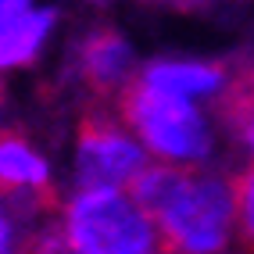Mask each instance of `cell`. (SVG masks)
Here are the masks:
<instances>
[{
    "label": "cell",
    "instance_id": "obj_1",
    "mask_svg": "<svg viewBox=\"0 0 254 254\" xmlns=\"http://www.w3.org/2000/svg\"><path fill=\"white\" fill-rule=\"evenodd\" d=\"M132 200L154 218L168 254H233V179L186 165H143L129 183Z\"/></svg>",
    "mask_w": 254,
    "mask_h": 254
},
{
    "label": "cell",
    "instance_id": "obj_2",
    "mask_svg": "<svg viewBox=\"0 0 254 254\" xmlns=\"http://www.w3.org/2000/svg\"><path fill=\"white\" fill-rule=\"evenodd\" d=\"M64 247L72 254H150L161 236L122 186H82L64 208Z\"/></svg>",
    "mask_w": 254,
    "mask_h": 254
},
{
    "label": "cell",
    "instance_id": "obj_3",
    "mask_svg": "<svg viewBox=\"0 0 254 254\" xmlns=\"http://www.w3.org/2000/svg\"><path fill=\"white\" fill-rule=\"evenodd\" d=\"M122 118L143 140L147 154L172 165H197L215 147L208 118L190 104V97L165 93L143 79L122 86Z\"/></svg>",
    "mask_w": 254,
    "mask_h": 254
},
{
    "label": "cell",
    "instance_id": "obj_4",
    "mask_svg": "<svg viewBox=\"0 0 254 254\" xmlns=\"http://www.w3.org/2000/svg\"><path fill=\"white\" fill-rule=\"evenodd\" d=\"M147 165V150L108 111H86L79 122V176L82 186H129Z\"/></svg>",
    "mask_w": 254,
    "mask_h": 254
},
{
    "label": "cell",
    "instance_id": "obj_5",
    "mask_svg": "<svg viewBox=\"0 0 254 254\" xmlns=\"http://www.w3.org/2000/svg\"><path fill=\"white\" fill-rule=\"evenodd\" d=\"M40 193L50 200V168L22 132L0 129V197Z\"/></svg>",
    "mask_w": 254,
    "mask_h": 254
},
{
    "label": "cell",
    "instance_id": "obj_6",
    "mask_svg": "<svg viewBox=\"0 0 254 254\" xmlns=\"http://www.w3.org/2000/svg\"><path fill=\"white\" fill-rule=\"evenodd\" d=\"M143 82L158 86L165 93H179V97H215L218 90L226 86V68L211 61H154L147 64Z\"/></svg>",
    "mask_w": 254,
    "mask_h": 254
},
{
    "label": "cell",
    "instance_id": "obj_7",
    "mask_svg": "<svg viewBox=\"0 0 254 254\" xmlns=\"http://www.w3.org/2000/svg\"><path fill=\"white\" fill-rule=\"evenodd\" d=\"M50 25H54V11H0V68H18L40 54Z\"/></svg>",
    "mask_w": 254,
    "mask_h": 254
},
{
    "label": "cell",
    "instance_id": "obj_8",
    "mask_svg": "<svg viewBox=\"0 0 254 254\" xmlns=\"http://www.w3.org/2000/svg\"><path fill=\"white\" fill-rule=\"evenodd\" d=\"M132 72V50L111 29H100L82 47V75L93 90H122Z\"/></svg>",
    "mask_w": 254,
    "mask_h": 254
},
{
    "label": "cell",
    "instance_id": "obj_9",
    "mask_svg": "<svg viewBox=\"0 0 254 254\" xmlns=\"http://www.w3.org/2000/svg\"><path fill=\"white\" fill-rule=\"evenodd\" d=\"M218 111L233 129V136L247 150H254V64H244L233 75H226V93Z\"/></svg>",
    "mask_w": 254,
    "mask_h": 254
},
{
    "label": "cell",
    "instance_id": "obj_10",
    "mask_svg": "<svg viewBox=\"0 0 254 254\" xmlns=\"http://www.w3.org/2000/svg\"><path fill=\"white\" fill-rule=\"evenodd\" d=\"M236 190V233H240L244 247L254 254V161L233 179Z\"/></svg>",
    "mask_w": 254,
    "mask_h": 254
},
{
    "label": "cell",
    "instance_id": "obj_11",
    "mask_svg": "<svg viewBox=\"0 0 254 254\" xmlns=\"http://www.w3.org/2000/svg\"><path fill=\"white\" fill-rule=\"evenodd\" d=\"M11 222H7V215L0 211V254H11Z\"/></svg>",
    "mask_w": 254,
    "mask_h": 254
},
{
    "label": "cell",
    "instance_id": "obj_12",
    "mask_svg": "<svg viewBox=\"0 0 254 254\" xmlns=\"http://www.w3.org/2000/svg\"><path fill=\"white\" fill-rule=\"evenodd\" d=\"M29 7V0H0V11H22Z\"/></svg>",
    "mask_w": 254,
    "mask_h": 254
},
{
    "label": "cell",
    "instance_id": "obj_13",
    "mask_svg": "<svg viewBox=\"0 0 254 254\" xmlns=\"http://www.w3.org/2000/svg\"><path fill=\"white\" fill-rule=\"evenodd\" d=\"M150 254H168V251H165V247H158V251H150Z\"/></svg>",
    "mask_w": 254,
    "mask_h": 254
}]
</instances>
